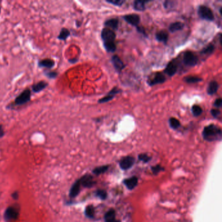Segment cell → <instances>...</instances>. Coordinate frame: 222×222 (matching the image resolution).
Wrapping results in <instances>:
<instances>
[{
  "mask_svg": "<svg viewBox=\"0 0 222 222\" xmlns=\"http://www.w3.org/2000/svg\"><path fill=\"white\" fill-rule=\"evenodd\" d=\"M122 91L120 89L117 88V87H113L112 89L107 93L106 96L102 98L99 99V100L98 101V102L100 104H103V103H106V102H108L112 100L113 99V98L115 97V96L116 94H119V93L121 92Z\"/></svg>",
  "mask_w": 222,
  "mask_h": 222,
  "instance_id": "obj_7",
  "label": "cell"
},
{
  "mask_svg": "<svg viewBox=\"0 0 222 222\" xmlns=\"http://www.w3.org/2000/svg\"><path fill=\"white\" fill-rule=\"evenodd\" d=\"M163 168H162L160 166H156L155 167L152 168V171H153L154 174L158 173L161 170H163Z\"/></svg>",
  "mask_w": 222,
  "mask_h": 222,
  "instance_id": "obj_38",
  "label": "cell"
},
{
  "mask_svg": "<svg viewBox=\"0 0 222 222\" xmlns=\"http://www.w3.org/2000/svg\"><path fill=\"white\" fill-rule=\"evenodd\" d=\"M48 86V83L47 81L44 80H41L31 85V91L34 93H39L45 89Z\"/></svg>",
  "mask_w": 222,
  "mask_h": 222,
  "instance_id": "obj_12",
  "label": "cell"
},
{
  "mask_svg": "<svg viewBox=\"0 0 222 222\" xmlns=\"http://www.w3.org/2000/svg\"><path fill=\"white\" fill-rule=\"evenodd\" d=\"M184 81L188 84H195L201 81L202 78L198 76H188L184 78Z\"/></svg>",
  "mask_w": 222,
  "mask_h": 222,
  "instance_id": "obj_28",
  "label": "cell"
},
{
  "mask_svg": "<svg viewBox=\"0 0 222 222\" xmlns=\"http://www.w3.org/2000/svg\"><path fill=\"white\" fill-rule=\"evenodd\" d=\"M166 81V77L163 73L157 72L149 77L147 83L149 86H154L157 84H163Z\"/></svg>",
  "mask_w": 222,
  "mask_h": 222,
  "instance_id": "obj_5",
  "label": "cell"
},
{
  "mask_svg": "<svg viewBox=\"0 0 222 222\" xmlns=\"http://www.w3.org/2000/svg\"><path fill=\"white\" fill-rule=\"evenodd\" d=\"M106 2L113 5L118 6V7H120V6H122L125 3V1H123V0H111V1L107 0Z\"/></svg>",
  "mask_w": 222,
  "mask_h": 222,
  "instance_id": "obj_35",
  "label": "cell"
},
{
  "mask_svg": "<svg viewBox=\"0 0 222 222\" xmlns=\"http://www.w3.org/2000/svg\"><path fill=\"white\" fill-rule=\"evenodd\" d=\"M104 220L105 222H120L119 220L116 219V213L113 209H110L106 213Z\"/></svg>",
  "mask_w": 222,
  "mask_h": 222,
  "instance_id": "obj_20",
  "label": "cell"
},
{
  "mask_svg": "<svg viewBox=\"0 0 222 222\" xmlns=\"http://www.w3.org/2000/svg\"><path fill=\"white\" fill-rule=\"evenodd\" d=\"M94 208L93 205H89L86 207L85 214L86 216L89 218H93L94 216Z\"/></svg>",
  "mask_w": 222,
  "mask_h": 222,
  "instance_id": "obj_30",
  "label": "cell"
},
{
  "mask_svg": "<svg viewBox=\"0 0 222 222\" xmlns=\"http://www.w3.org/2000/svg\"><path fill=\"white\" fill-rule=\"evenodd\" d=\"M0 13H1V8H0Z\"/></svg>",
  "mask_w": 222,
  "mask_h": 222,
  "instance_id": "obj_45",
  "label": "cell"
},
{
  "mask_svg": "<svg viewBox=\"0 0 222 222\" xmlns=\"http://www.w3.org/2000/svg\"><path fill=\"white\" fill-rule=\"evenodd\" d=\"M192 112L193 113L194 116L195 117H198L201 115L202 112V110L199 105H193L192 107Z\"/></svg>",
  "mask_w": 222,
  "mask_h": 222,
  "instance_id": "obj_31",
  "label": "cell"
},
{
  "mask_svg": "<svg viewBox=\"0 0 222 222\" xmlns=\"http://www.w3.org/2000/svg\"><path fill=\"white\" fill-rule=\"evenodd\" d=\"M211 115L214 117V118H217L218 117L220 114H221V111L220 110L218 109H212L211 110Z\"/></svg>",
  "mask_w": 222,
  "mask_h": 222,
  "instance_id": "obj_37",
  "label": "cell"
},
{
  "mask_svg": "<svg viewBox=\"0 0 222 222\" xmlns=\"http://www.w3.org/2000/svg\"><path fill=\"white\" fill-rule=\"evenodd\" d=\"M38 67L39 68H45L46 69H52L54 67L55 65V62L54 59H50V58H46L41 59L38 61Z\"/></svg>",
  "mask_w": 222,
  "mask_h": 222,
  "instance_id": "obj_13",
  "label": "cell"
},
{
  "mask_svg": "<svg viewBox=\"0 0 222 222\" xmlns=\"http://www.w3.org/2000/svg\"><path fill=\"white\" fill-rule=\"evenodd\" d=\"M150 158H151L148 155L144 154V153L140 154L138 156V159L140 161H141L143 162H145V163L149 162L150 160Z\"/></svg>",
  "mask_w": 222,
  "mask_h": 222,
  "instance_id": "obj_34",
  "label": "cell"
},
{
  "mask_svg": "<svg viewBox=\"0 0 222 222\" xmlns=\"http://www.w3.org/2000/svg\"><path fill=\"white\" fill-rule=\"evenodd\" d=\"M44 74L48 79L54 80L58 76L59 73L57 71H44Z\"/></svg>",
  "mask_w": 222,
  "mask_h": 222,
  "instance_id": "obj_29",
  "label": "cell"
},
{
  "mask_svg": "<svg viewBox=\"0 0 222 222\" xmlns=\"http://www.w3.org/2000/svg\"><path fill=\"white\" fill-rule=\"evenodd\" d=\"M138 183V179L136 176H132L131 178L126 179L124 181V185L129 189H133L136 187Z\"/></svg>",
  "mask_w": 222,
  "mask_h": 222,
  "instance_id": "obj_19",
  "label": "cell"
},
{
  "mask_svg": "<svg viewBox=\"0 0 222 222\" xmlns=\"http://www.w3.org/2000/svg\"><path fill=\"white\" fill-rule=\"evenodd\" d=\"M31 100V91L30 89L26 88L15 98L13 102V105L15 106H21L29 102Z\"/></svg>",
  "mask_w": 222,
  "mask_h": 222,
  "instance_id": "obj_2",
  "label": "cell"
},
{
  "mask_svg": "<svg viewBox=\"0 0 222 222\" xmlns=\"http://www.w3.org/2000/svg\"><path fill=\"white\" fill-rule=\"evenodd\" d=\"M214 50H215V46L212 43H211V44H208L206 47H205L201 50V54L202 55H211L214 52Z\"/></svg>",
  "mask_w": 222,
  "mask_h": 222,
  "instance_id": "obj_26",
  "label": "cell"
},
{
  "mask_svg": "<svg viewBox=\"0 0 222 222\" xmlns=\"http://www.w3.org/2000/svg\"><path fill=\"white\" fill-rule=\"evenodd\" d=\"M135 162V159L132 156H126L122 158L121 160L119 162L120 168L123 170H127L130 169L133 166Z\"/></svg>",
  "mask_w": 222,
  "mask_h": 222,
  "instance_id": "obj_8",
  "label": "cell"
},
{
  "mask_svg": "<svg viewBox=\"0 0 222 222\" xmlns=\"http://www.w3.org/2000/svg\"><path fill=\"white\" fill-rule=\"evenodd\" d=\"M220 15H221V7L220 8Z\"/></svg>",
  "mask_w": 222,
  "mask_h": 222,
  "instance_id": "obj_44",
  "label": "cell"
},
{
  "mask_svg": "<svg viewBox=\"0 0 222 222\" xmlns=\"http://www.w3.org/2000/svg\"><path fill=\"white\" fill-rule=\"evenodd\" d=\"M169 124L170 127L173 130L178 129L181 126V122L178 119L175 118V117L169 118Z\"/></svg>",
  "mask_w": 222,
  "mask_h": 222,
  "instance_id": "obj_27",
  "label": "cell"
},
{
  "mask_svg": "<svg viewBox=\"0 0 222 222\" xmlns=\"http://www.w3.org/2000/svg\"><path fill=\"white\" fill-rule=\"evenodd\" d=\"M185 25L184 23H182L181 22H173L169 25V30L170 32L174 33V32H175V31H181V30L183 29L184 28H185Z\"/></svg>",
  "mask_w": 222,
  "mask_h": 222,
  "instance_id": "obj_22",
  "label": "cell"
},
{
  "mask_svg": "<svg viewBox=\"0 0 222 222\" xmlns=\"http://www.w3.org/2000/svg\"><path fill=\"white\" fill-rule=\"evenodd\" d=\"M221 104H222V100L221 98H217L216 100H215V102L214 103V106L217 107V108H219V107H220L221 106Z\"/></svg>",
  "mask_w": 222,
  "mask_h": 222,
  "instance_id": "obj_39",
  "label": "cell"
},
{
  "mask_svg": "<svg viewBox=\"0 0 222 222\" xmlns=\"http://www.w3.org/2000/svg\"><path fill=\"white\" fill-rule=\"evenodd\" d=\"M104 26L113 31L117 30L119 27V20L117 18H110L104 22Z\"/></svg>",
  "mask_w": 222,
  "mask_h": 222,
  "instance_id": "obj_18",
  "label": "cell"
},
{
  "mask_svg": "<svg viewBox=\"0 0 222 222\" xmlns=\"http://www.w3.org/2000/svg\"><path fill=\"white\" fill-rule=\"evenodd\" d=\"M18 215V212L16 208L13 207L8 208L5 211V218L7 220H15Z\"/></svg>",
  "mask_w": 222,
  "mask_h": 222,
  "instance_id": "obj_17",
  "label": "cell"
},
{
  "mask_svg": "<svg viewBox=\"0 0 222 222\" xmlns=\"http://www.w3.org/2000/svg\"><path fill=\"white\" fill-rule=\"evenodd\" d=\"M80 187H81V182L80 180H78L76 182H75V183L72 185L71 191H70V196L71 198H76L80 191Z\"/></svg>",
  "mask_w": 222,
  "mask_h": 222,
  "instance_id": "obj_21",
  "label": "cell"
},
{
  "mask_svg": "<svg viewBox=\"0 0 222 222\" xmlns=\"http://www.w3.org/2000/svg\"><path fill=\"white\" fill-rule=\"evenodd\" d=\"M148 1H140L136 0L133 3V7L137 11H144L146 9V3H148Z\"/></svg>",
  "mask_w": 222,
  "mask_h": 222,
  "instance_id": "obj_24",
  "label": "cell"
},
{
  "mask_svg": "<svg viewBox=\"0 0 222 222\" xmlns=\"http://www.w3.org/2000/svg\"><path fill=\"white\" fill-rule=\"evenodd\" d=\"M96 195L100 199L102 200H105L107 198V192L105 191V190L103 189H98L96 192Z\"/></svg>",
  "mask_w": 222,
  "mask_h": 222,
  "instance_id": "obj_33",
  "label": "cell"
},
{
  "mask_svg": "<svg viewBox=\"0 0 222 222\" xmlns=\"http://www.w3.org/2000/svg\"><path fill=\"white\" fill-rule=\"evenodd\" d=\"M182 61L185 65L188 67H194L198 63L199 59L194 52L187 51L184 54Z\"/></svg>",
  "mask_w": 222,
  "mask_h": 222,
  "instance_id": "obj_4",
  "label": "cell"
},
{
  "mask_svg": "<svg viewBox=\"0 0 222 222\" xmlns=\"http://www.w3.org/2000/svg\"><path fill=\"white\" fill-rule=\"evenodd\" d=\"M137 30L138 32H139L140 33H142L143 35H147V34H146V31L145 30V29L143 28V27H140V26H137Z\"/></svg>",
  "mask_w": 222,
  "mask_h": 222,
  "instance_id": "obj_40",
  "label": "cell"
},
{
  "mask_svg": "<svg viewBox=\"0 0 222 222\" xmlns=\"http://www.w3.org/2000/svg\"><path fill=\"white\" fill-rule=\"evenodd\" d=\"M76 24L77 27H80L81 24V22H79V21H76Z\"/></svg>",
  "mask_w": 222,
  "mask_h": 222,
  "instance_id": "obj_43",
  "label": "cell"
},
{
  "mask_svg": "<svg viewBox=\"0 0 222 222\" xmlns=\"http://www.w3.org/2000/svg\"><path fill=\"white\" fill-rule=\"evenodd\" d=\"M101 38L104 42H115L116 34L115 31L107 28H104L101 31Z\"/></svg>",
  "mask_w": 222,
  "mask_h": 222,
  "instance_id": "obj_6",
  "label": "cell"
},
{
  "mask_svg": "<svg viewBox=\"0 0 222 222\" xmlns=\"http://www.w3.org/2000/svg\"><path fill=\"white\" fill-rule=\"evenodd\" d=\"M221 129L218 126L211 124L204 128L202 136L205 140L207 141H220L221 139Z\"/></svg>",
  "mask_w": 222,
  "mask_h": 222,
  "instance_id": "obj_1",
  "label": "cell"
},
{
  "mask_svg": "<svg viewBox=\"0 0 222 222\" xmlns=\"http://www.w3.org/2000/svg\"><path fill=\"white\" fill-rule=\"evenodd\" d=\"M70 36H71V31L68 28H62L59 31V34L58 36V39L59 41H65Z\"/></svg>",
  "mask_w": 222,
  "mask_h": 222,
  "instance_id": "obj_23",
  "label": "cell"
},
{
  "mask_svg": "<svg viewBox=\"0 0 222 222\" xmlns=\"http://www.w3.org/2000/svg\"><path fill=\"white\" fill-rule=\"evenodd\" d=\"M81 185L86 188H91L94 185V181L93 180V176L89 175H86L84 176L81 179H80Z\"/></svg>",
  "mask_w": 222,
  "mask_h": 222,
  "instance_id": "obj_15",
  "label": "cell"
},
{
  "mask_svg": "<svg viewBox=\"0 0 222 222\" xmlns=\"http://www.w3.org/2000/svg\"><path fill=\"white\" fill-rule=\"evenodd\" d=\"M5 136V131L3 130V126L2 124H0V138L3 137Z\"/></svg>",
  "mask_w": 222,
  "mask_h": 222,
  "instance_id": "obj_42",
  "label": "cell"
},
{
  "mask_svg": "<svg viewBox=\"0 0 222 222\" xmlns=\"http://www.w3.org/2000/svg\"><path fill=\"white\" fill-rule=\"evenodd\" d=\"M111 61L114 68L118 72H120L125 68L124 63L117 55H114L112 56Z\"/></svg>",
  "mask_w": 222,
  "mask_h": 222,
  "instance_id": "obj_11",
  "label": "cell"
},
{
  "mask_svg": "<svg viewBox=\"0 0 222 222\" xmlns=\"http://www.w3.org/2000/svg\"><path fill=\"white\" fill-rule=\"evenodd\" d=\"M177 70H178V64H177L176 61L174 59L168 63L166 68L164 70V72L169 76L171 77L176 73Z\"/></svg>",
  "mask_w": 222,
  "mask_h": 222,
  "instance_id": "obj_9",
  "label": "cell"
},
{
  "mask_svg": "<svg viewBox=\"0 0 222 222\" xmlns=\"http://www.w3.org/2000/svg\"><path fill=\"white\" fill-rule=\"evenodd\" d=\"M175 2L173 1H166L163 3L164 8L166 9H171L175 7Z\"/></svg>",
  "mask_w": 222,
  "mask_h": 222,
  "instance_id": "obj_36",
  "label": "cell"
},
{
  "mask_svg": "<svg viewBox=\"0 0 222 222\" xmlns=\"http://www.w3.org/2000/svg\"><path fill=\"white\" fill-rule=\"evenodd\" d=\"M155 38L158 42L166 44L169 39V33L165 30L158 31L155 34Z\"/></svg>",
  "mask_w": 222,
  "mask_h": 222,
  "instance_id": "obj_14",
  "label": "cell"
},
{
  "mask_svg": "<svg viewBox=\"0 0 222 222\" xmlns=\"http://www.w3.org/2000/svg\"><path fill=\"white\" fill-rule=\"evenodd\" d=\"M109 168V166H100V167H98V168H96L94 170H93V173L97 175H100V174H102L104 173H105L106 171H107V169H108Z\"/></svg>",
  "mask_w": 222,
  "mask_h": 222,
  "instance_id": "obj_32",
  "label": "cell"
},
{
  "mask_svg": "<svg viewBox=\"0 0 222 222\" xmlns=\"http://www.w3.org/2000/svg\"><path fill=\"white\" fill-rule=\"evenodd\" d=\"M104 46L106 52L109 53H113L115 52L117 49L116 44L115 42H104Z\"/></svg>",
  "mask_w": 222,
  "mask_h": 222,
  "instance_id": "obj_25",
  "label": "cell"
},
{
  "mask_svg": "<svg viewBox=\"0 0 222 222\" xmlns=\"http://www.w3.org/2000/svg\"><path fill=\"white\" fill-rule=\"evenodd\" d=\"M198 15L203 20L212 22L214 20V15L212 9L205 5H200L198 10Z\"/></svg>",
  "mask_w": 222,
  "mask_h": 222,
  "instance_id": "obj_3",
  "label": "cell"
},
{
  "mask_svg": "<svg viewBox=\"0 0 222 222\" xmlns=\"http://www.w3.org/2000/svg\"><path fill=\"white\" fill-rule=\"evenodd\" d=\"M219 89V84L215 80H212L208 84L207 92L208 95H213L216 93Z\"/></svg>",
  "mask_w": 222,
  "mask_h": 222,
  "instance_id": "obj_16",
  "label": "cell"
},
{
  "mask_svg": "<svg viewBox=\"0 0 222 222\" xmlns=\"http://www.w3.org/2000/svg\"><path fill=\"white\" fill-rule=\"evenodd\" d=\"M123 18L126 22L133 26H138L139 22H140V16L137 14L126 15L123 16Z\"/></svg>",
  "mask_w": 222,
  "mask_h": 222,
  "instance_id": "obj_10",
  "label": "cell"
},
{
  "mask_svg": "<svg viewBox=\"0 0 222 222\" xmlns=\"http://www.w3.org/2000/svg\"><path fill=\"white\" fill-rule=\"evenodd\" d=\"M78 61V58H71L68 59V62L71 63V64H74V63H76Z\"/></svg>",
  "mask_w": 222,
  "mask_h": 222,
  "instance_id": "obj_41",
  "label": "cell"
}]
</instances>
